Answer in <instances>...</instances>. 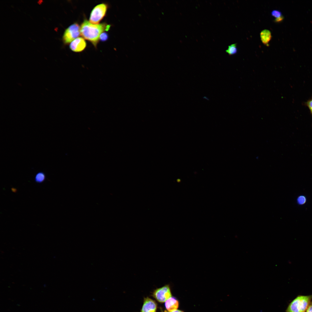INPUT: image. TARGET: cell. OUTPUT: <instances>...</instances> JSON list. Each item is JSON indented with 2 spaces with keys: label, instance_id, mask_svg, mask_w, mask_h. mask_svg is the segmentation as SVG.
Masks as SVG:
<instances>
[{
  "label": "cell",
  "instance_id": "6",
  "mask_svg": "<svg viewBox=\"0 0 312 312\" xmlns=\"http://www.w3.org/2000/svg\"><path fill=\"white\" fill-rule=\"evenodd\" d=\"M156 302L153 299L146 297L144 299L143 304L140 312H156Z\"/></svg>",
  "mask_w": 312,
  "mask_h": 312
},
{
  "label": "cell",
  "instance_id": "12",
  "mask_svg": "<svg viewBox=\"0 0 312 312\" xmlns=\"http://www.w3.org/2000/svg\"><path fill=\"white\" fill-rule=\"evenodd\" d=\"M306 201V197L303 196H298L297 198V202L300 205H302L305 204Z\"/></svg>",
  "mask_w": 312,
  "mask_h": 312
},
{
  "label": "cell",
  "instance_id": "5",
  "mask_svg": "<svg viewBox=\"0 0 312 312\" xmlns=\"http://www.w3.org/2000/svg\"><path fill=\"white\" fill-rule=\"evenodd\" d=\"M153 297L158 302L163 303L172 297L170 286L167 285L157 288L153 292Z\"/></svg>",
  "mask_w": 312,
  "mask_h": 312
},
{
  "label": "cell",
  "instance_id": "11",
  "mask_svg": "<svg viewBox=\"0 0 312 312\" xmlns=\"http://www.w3.org/2000/svg\"><path fill=\"white\" fill-rule=\"evenodd\" d=\"M237 48L236 43L231 44L228 46L226 52L229 55H231L236 54L237 52Z\"/></svg>",
  "mask_w": 312,
  "mask_h": 312
},
{
  "label": "cell",
  "instance_id": "15",
  "mask_svg": "<svg viewBox=\"0 0 312 312\" xmlns=\"http://www.w3.org/2000/svg\"><path fill=\"white\" fill-rule=\"evenodd\" d=\"M305 104L309 108L312 115V98L308 100Z\"/></svg>",
  "mask_w": 312,
  "mask_h": 312
},
{
  "label": "cell",
  "instance_id": "7",
  "mask_svg": "<svg viewBox=\"0 0 312 312\" xmlns=\"http://www.w3.org/2000/svg\"><path fill=\"white\" fill-rule=\"evenodd\" d=\"M86 46V42L82 37L77 38L71 42L70 45V49L75 52H79L83 51Z\"/></svg>",
  "mask_w": 312,
  "mask_h": 312
},
{
  "label": "cell",
  "instance_id": "3",
  "mask_svg": "<svg viewBox=\"0 0 312 312\" xmlns=\"http://www.w3.org/2000/svg\"><path fill=\"white\" fill-rule=\"evenodd\" d=\"M107 8V5L103 3L96 6L90 14V22L93 24H98L105 15Z\"/></svg>",
  "mask_w": 312,
  "mask_h": 312
},
{
  "label": "cell",
  "instance_id": "17",
  "mask_svg": "<svg viewBox=\"0 0 312 312\" xmlns=\"http://www.w3.org/2000/svg\"><path fill=\"white\" fill-rule=\"evenodd\" d=\"M305 312H312V302H310Z\"/></svg>",
  "mask_w": 312,
  "mask_h": 312
},
{
  "label": "cell",
  "instance_id": "1",
  "mask_svg": "<svg viewBox=\"0 0 312 312\" xmlns=\"http://www.w3.org/2000/svg\"><path fill=\"white\" fill-rule=\"evenodd\" d=\"M110 27V25L105 23L98 24H92L85 20L80 27L81 35L85 39L91 42L96 47L101 34L104 31H108Z\"/></svg>",
  "mask_w": 312,
  "mask_h": 312
},
{
  "label": "cell",
  "instance_id": "4",
  "mask_svg": "<svg viewBox=\"0 0 312 312\" xmlns=\"http://www.w3.org/2000/svg\"><path fill=\"white\" fill-rule=\"evenodd\" d=\"M80 29V27L79 25L76 23H73L67 28L62 37L64 44H68L79 36L81 35Z\"/></svg>",
  "mask_w": 312,
  "mask_h": 312
},
{
  "label": "cell",
  "instance_id": "16",
  "mask_svg": "<svg viewBox=\"0 0 312 312\" xmlns=\"http://www.w3.org/2000/svg\"><path fill=\"white\" fill-rule=\"evenodd\" d=\"M284 16H282L279 17L275 19L274 20V22L276 23H280L282 22L284 19Z\"/></svg>",
  "mask_w": 312,
  "mask_h": 312
},
{
  "label": "cell",
  "instance_id": "14",
  "mask_svg": "<svg viewBox=\"0 0 312 312\" xmlns=\"http://www.w3.org/2000/svg\"><path fill=\"white\" fill-rule=\"evenodd\" d=\"M108 38V34L106 32H103L102 33L99 37V39L102 41H104L106 40Z\"/></svg>",
  "mask_w": 312,
  "mask_h": 312
},
{
  "label": "cell",
  "instance_id": "2",
  "mask_svg": "<svg viewBox=\"0 0 312 312\" xmlns=\"http://www.w3.org/2000/svg\"><path fill=\"white\" fill-rule=\"evenodd\" d=\"M312 298V295L298 296L289 305L286 312H305Z\"/></svg>",
  "mask_w": 312,
  "mask_h": 312
},
{
  "label": "cell",
  "instance_id": "13",
  "mask_svg": "<svg viewBox=\"0 0 312 312\" xmlns=\"http://www.w3.org/2000/svg\"><path fill=\"white\" fill-rule=\"evenodd\" d=\"M272 16L276 18L279 17L282 15L281 12L278 10H273L271 13Z\"/></svg>",
  "mask_w": 312,
  "mask_h": 312
},
{
  "label": "cell",
  "instance_id": "18",
  "mask_svg": "<svg viewBox=\"0 0 312 312\" xmlns=\"http://www.w3.org/2000/svg\"><path fill=\"white\" fill-rule=\"evenodd\" d=\"M169 312H183V311H181V310L176 309V310H174L173 311H170V312L169 311Z\"/></svg>",
  "mask_w": 312,
  "mask_h": 312
},
{
  "label": "cell",
  "instance_id": "9",
  "mask_svg": "<svg viewBox=\"0 0 312 312\" xmlns=\"http://www.w3.org/2000/svg\"><path fill=\"white\" fill-rule=\"evenodd\" d=\"M260 36L262 43L268 46L269 43L272 38L270 31L267 29L263 30L260 33Z\"/></svg>",
  "mask_w": 312,
  "mask_h": 312
},
{
  "label": "cell",
  "instance_id": "8",
  "mask_svg": "<svg viewBox=\"0 0 312 312\" xmlns=\"http://www.w3.org/2000/svg\"><path fill=\"white\" fill-rule=\"evenodd\" d=\"M179 305L178 300L174 297H171L165 302L166 308L169 312L176 310Z\"/></svg>",
  "mask_w": 312,
  "mask_h": 312
},
{
  "label": "cell",
  "instance_id": "10",
  "mask_svg": "<svg viewBox=\"0 0 312 312\" xmlns=\"http://www.w3.org/2000/svg\"><path fill=\"white\" fill-rule=\"evenodd\" d=\"M46 175L43 172L40 171L37 172L35 175L34 180L36 183H41L43 182L46 180Z\"/></svg>",
  "mask_w": 312,
  "mask_h": 312
}]
</instances>
